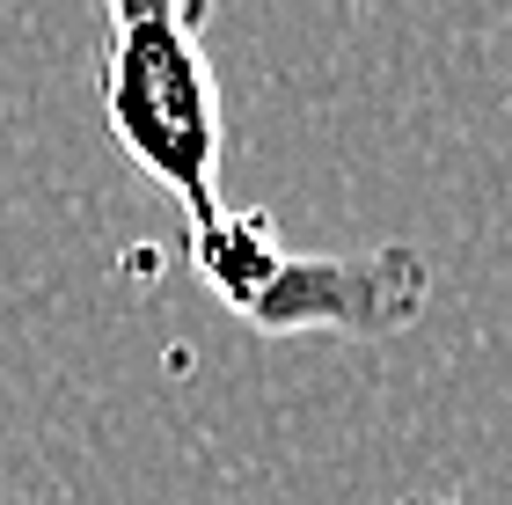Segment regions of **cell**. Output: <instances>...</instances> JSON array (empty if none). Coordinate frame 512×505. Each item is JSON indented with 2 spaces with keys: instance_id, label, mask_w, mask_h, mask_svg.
<instances>
[{
  "instance_id": "obj_1",
  "label": "cell",
  "mask_w": 512,
  "mask_h": 505,
  "mask_svg": "<svg viewBox=\"0 0 512 505\" xmlns=\"http://www.w3.org/2000/svg\"><path fill=\"white\" fill-rule=\"evenodd\" d=\"M191 264L220 293V308L264 337L381 344V337L417 330L432 308V257L417 242L286 249L271 213H256V205H220L213 220H198Z\"/></svg>"
},
{
  "instance_id": "obj_2",
  "label": "cell",
  "mask_w": 512,
  "mask_h": 505,
  "mask_svg": "<svg viewBox=\"0 0 512 505\" xmlns=\"http://www.w3.org/2000/svg\"><path fill=\"white\" fill-rule=\"evenodd\" d=\"M103 125L125 162L183 205V220L220 213L227 118L205 59V0H118L103 37Z\"/></svg>"
}]
</instances>
